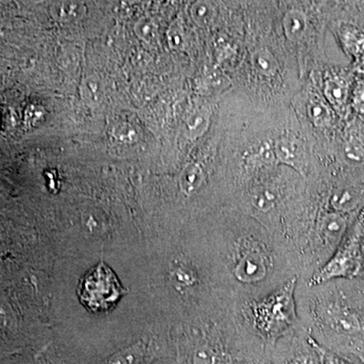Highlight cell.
Masks as SVG:
<instances>
[{
    "label": "cell",
    "mask_w": 364,
    "mask_h": 364,
    "mask_svg": "<svg viewBox=\"0 0 364 364\" xmlns=\"http://www.w3.org/2000/svg\"><path fill=\"white\" fill-rule=\"evenodd\" d=\"M364 261V210L359 213L340 242L336 252L311 279V284H320L336 279L358 277Z\"/></svg>",
    "instance_id": "6da1fadb"
},
{
    "label": "cell",
    "mask_w": 364,
    "mask_h": 364,
    "mask_svg": "<svg viewBox=\"0 0 364 364\" xmlns=\"http://www.w3.org/2000/svg\"><path fill=\"white\" fill-rule=\"evenodd\" d=\"M124 294L117 275L105 263L90 270L79 284L81 303L93 312L109 310Z\"/></svg>",
    "instance_id": "7a4b0ae2"
},
{
    "label": "cell",
    "mask_w": 364,
    "mask_h": 364,
    "mask_svg": "<svg viewBox=\"0 0 364 364\" xmlns=\"http://www.w3.org/2000/svg\"><path fill=\"white\" fill-rule=\"evenodd\" d=\"M294 287V280L289 282L267 301L256 306L254 315L260 330L267 334L275 335L293 324Z\"/></svg>",
    "instance_id": "3957f363"
},
{
    "label": "cell",
    "mask_w": 364,
    "mask_h": 364,
    "mask_svg": "<svg viewBox=\"0 0 364 364\" xmlns=\"http://www.w3.org/2000/svg\"><path fill=\"white\" fill-rule=\"evenodd\" d=\"M322 95L339 119L350 116L352 90L355 83L353 71L330 67L323 73Z\"/></svg>",
    "instance_id": "277c9868"
},
{
    "label": "cell",
    "mask_w": 364,
    "mask_h": 364,
    "mask_svg": "<svg viewBox=\"0 0 364 364\" xmlns=\"http://www.w3.org/2000/svg\"><path fill=\"white\" fill-rule=\"evenodd\" d=\"M333 212L352 215L364 203V184L359 181H344L333 188L329 198Z\"/></svg>",
    "instance_id": "5b68a950"
},
{
    "label": "cell",
    "mask_w": 364,
    "mask_h": 364,
    "mask_svg": "<svg viewBox=\"0 0 364 364\" xmlns=\"http://www.w3.org/2000/svg\"><path fill=\"white\" fill-rule=\"evenodd\" d=\"M334 33L345 54L355 61L364 54V28L350 21H339Z\"/></svg>",
    "instance_id": "8992f818"
},
{
    "label": "cell",
    "mask_w": 364,
    "mask_h": 364,
    "mask_svg": "<svg viewBox=\"0 0 364 364\" xmlns=\"http://www.w3.org/2000/svg\"><path fill=\"white\" fill-rule=\"evenodd\" d=\"M308 114L314 126L322 130L332 131L336 128L339 117L326 102L323 95L312 92L308 102Z\"/></svg>",
    "instance_id": "52a82bcc"
},
{
    "label": "cell",
    "mask_w": 364,
    "mask_h": 364,
    "mask_svg": "<svg viewBox=\"0 0 364 364\" xmlns=\"http://www.w3.org/2000/svg\"><path fill=\"white\" fill-rule=\"evenodd\" d=\"M273 154L279 162L298 168L299 160L301 159V145L294 136H282L275 141Z\"/></svg>",
    "instance_id": "ba28073f"
},
{
    "label": "cell",
    "mask_w": 364,
    "mask_h": 364,
    "mask_svg": "<svg viewBox=\"0 0 364 364\" xmlns=\"http://www.w3.org/2000/svg\"><path fill=\"white\" fill-rule=\"evenodd\" d=\"M329 320L334 330L346 334H356L363 331L364 327L355 313H352L342 306L332 309Z\"/></svg>",
    "instance_id": "9c48e42d"
},
{
    "label": "cell",
    "mask_w": 364,
    "mask_h": 364,
    "mask_svg": "<svg viewBox=\"0 0 364 364\" xmlns=\"http://www.w3.org/2000/svg\"><path fill=\"white\" fill-rule=\"evenodd\" d=\"M282 26L287 39L291 42H299L308 31V18L304 11L296 9H291L284 14Z\"/></svg>",
    "instance_id": "30bf717a"
},
{
    "label": "cell",
    "mask_w": 364,
    "mask_h": 364,
    "mask_svg": "<svg viewBox=\"0 0 364 364\" xmlns=\"http://www.w3.org/2000/svg\"><path fill=\"white\" fill-rule=\"evenodd\" d=\"M86 13L85 4L80 2H56L51 7V14L55 20L59 21H73L80 20Z\"/></svg>",
    "instance_id": "8fae6325"
},
{
    "label": "cell",
    "mask_w": 364,
    "mask_h": 364,
    "mask_svg": "<svg viewBox=\"0 0 364 364\" xmlns=\"http://www.w3.org/2000/svg\"><path fill=\"white\" fill-rule=\"evenodd\" d=\"M210 112L208 109H195L186 122V133L188 138L196 139L203 135L210 124Z\"/></svg>",
    "instance_id": "7c38bea8"
},
{
    "label": "cell",
    "mask_w": 364,
    "mask_h": 364,
    "mask_svg": "<svg viewBox=\"0 0 364 364\" xmlns=\"http://www.w3.org/2000/svg\"><path fill=\"white\" fill-rule=\"evenodd\" d=\"M203 182V172L202 167L195 163L188 164L182 170L181 177H179V184L182 191L191 195L196 193L198 188L202 186Z\"/></svg>",
    "instance_id": "4fadbf2b"
},
{
    "label": "cell",
    "mask_w": 364,
    "mask_h": 364,
    "mask_svg": "<svg viewBox=\"0 0 364 364\" xmlns=\"http://www.w3.org/2000/svg\"><path fill=\"white\" fill-rule=\"evenodd\" d=\"M252 64L255 71L260 76L270 77L275 74L277 70V62L272 53L267 49L256 50L252 55Z\"/></svg>",
    "instance_id": "5bb4252c"
},
{
    "label": "cell",
    "mask_w": 364,
    "mask_h": 364,
    "mask_svg": "<svg viewBox=\"0 0 364 364\" xmlns=\"http://www.w3.org/2000/svg\"><path fill=\"white\" fill-rule=\"evenodd\" d=\"M237 274L245 282L260 279L265 274V267L256 255H249L242 259L237 269Z\"/></svg>",
    "instance_id": "9a60e30c"
},
{
    "label": "cell",
    "mask_w": 364,
    "mask_h": 364,
    "mask_svg": "<svg viewBox=\"0 0 364 364\" xmlns=\"http://www.w3.org/2000/svg\"><path fill=\"white\" fill-rule=\"evenodd\" d=\"M189 14L196 25L207 26L214 21L217 16V9L210 2L198 1L191 6Z\"/></svg>",
    "instance_id": "2e32d148"
},
{
    "label": "cell",
    "mask_w": 364,
    "mask_h": 364,
    "mask_svg": "<svg viewBox=\"0 0 364 364\" xmlns=\"http://www.w3.org/2000/svg\"><path fill=\"white\" fill-rule=\"evenodd\" d=\"M350 109L356 117L364 119V80L355 78L352 90Z\"/></svg>",
    "instance_id": "e0dca14e"
},
{
    "label": "cell",
    "mask_w": 364,
    "mask_h": 364,
    "mask_svg": "<svg viewBox=\"0 0 364 364\" xmlns=\"http://www.w3.org/2000/svg\"><path fill=\"white\" fill-rule=\"evenodd\" d=\"M277 195L268 188L259 189L252 198L254 207L262 212H267L274 205Z\"/></svg>",
    "instance_id": "ac0fdd59"
},
{
    "label": "cell",
    "mask_w": 364,
    "mask_h": 364,
    "mask_svg": "<svg viewBox=\"0 0 364 364\" xmlns=\"http://www.w3.org/2000/svg\"><path fill=\"white\" fill-rule=\"evenodd\" d=\"M135 33L140 39L151 41L156 37L157 26L150 18H143L136 21L135 25Z\"/></svg>",
    "instance_id": "d6986e66"
},
{
    "label": "cell",
    "mask_w": 364,
    "mask_h": 364,
    "mask_svg": "<svg viewBox=\"0 0 364 364\" xmlns=\"http://www.w3.org/2000/svg\"><path fill=\"white\" fill-rule=\"evenodd\" d=\"M167 40H168V44L172 49L178 50L183 47L184 32L178 21L170 26L168 32H167Z\"/></svg>",
    "instance_id": "ffe728a7"
},
{
    "label": "cell",
    "mask_w": 364,
    "mask_h": 364,
    "mask_svg": "<svg viewBox=\"0 0 364 364\" xmlns=\"http://www.w3.org/2000/svg\"><path fill=\"white\" fill-rule=\"evenodd\" d=\"M354 76L356 79L364 80V54L361 55L358 59L353 61V67H352Z\"/></svg>",
    "instance_id": "44dd1931"
},
{
    "label": "cell",
    "mask_w": 364,
    "mask_h": 364,
    "mask_svg": "<svg viewBox=\"0 0 364 364\" xmlns=\"http://www.w3.org/2000/svg\"><path fill=\"white\" fill-rule=\"evenodd\" d=\"M323 354V360L325 361V364H352L349 361L345 360V359L339 358V356L334 355V354L324 353Z\"/></svg>",
    "instance_id": "7402d4cb"
}]
</instances>
